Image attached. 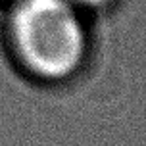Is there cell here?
Returning <instances> with one entry per match:
<instances>
[{
  "instance_id": "cell-1",
  "label": "cell",
  "mask_w": 146,
  "mask_h": 146,
  "mask_svg": "<svg viewBox=\"0 0 146 146\" xmlns=\"http://www.w3.org/2000/svg\"><path fill=\"white\" fill-rule=\"evenodd\" d=\"M14 31L29 66L46 77L71 73L83 58V27L66 0H21Z\"/></svg>"
},
{
  "instance_id": "cell-2",
  "label": "cell",
  "mask_w": 146,
  "mask_h": 146,
  "mask_svg": "<svg viewBox=\"0 0 146 146\" xmlns=\"http://www.w3.org/2000/svg\"><path fill=\"white\" fill-rule=\"evenodd\" d=\"M79 2H83V4H90V6H94V4H102L104 0H79Z\"/></svg>"
}]
</instances>
